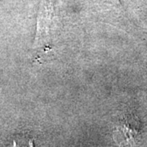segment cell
I'll list each match as a JSON object with an SVG mask.
<instances>
[{
    "mask_svg": "<svg viewBox=\"0 0 147 147\" xmlns=\"http://www.w3.org/2000/svg\"><path fill=\"white\" fill-rule=\"evenodd\" d=\"M59 21L51 0L41 3L37 21V31L34 49L37 53L46 55L53 49V44L57 38Z\"/></svg>",
    "mask_w": 147,
    "mask_h": 147,
    "instance_id": "obj_1",
    "label": "cell"
},
{
    "mask_svg": "<svg viewBox=\"0 0 147 147\" xmlns=\"http://www.w3.org/2000/svg\"><path fill=\"white\" fill-rule=\"evenodd\" d=\"M141 136V124L137 117L125 115L118 119L114 128L113 137L119 146H135L140 141Z\"/></svg>",
    "mask_w": 147,
    "mask_h": 147,
    "instance_id": "obj_2",
    "label": "cell"
},
{
    "mask_svg": "<svg viewBox=\"0 0 147 147\" xmlns=\"http://www.w3.org/2000/svg\"><path fill=\"white\" fill-rule=\"evenodd\" d=\"M10 147H34L32 138L27 136H20L13 140Z\"/></svg>",
    "mask_w": 147,
    "mask_h": 147,
    "instance_id": "obj_3",
    "label": "cell"
}]
</instances>
